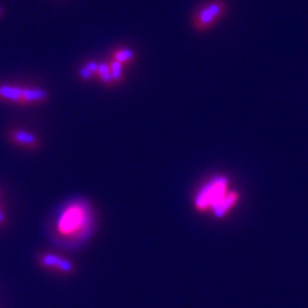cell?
Here are the masks:
<instances>
[{"label": "cell", "mask_w": 308, "mask_h": 308, "mask_svg": "<svg viewBox=\"0 0 308 308\" xmlns=\"http://www.w3.org/2000/svg\"><path fill=\"white\" fill-rule=\"evenodd\" d=\"M227 179L217 176L208 181L196 194L195 205L199 211L211 209L216 217H222L238 202V193L227 190Z\"/></svg>", "instance_id": "1"}, {"label": "cell", "mask_w": 308, "mask_h": 308, "mask_svg": "<svg viewBox=\"0 0 308 308\" xmlns=\"http://www.w3.org/2000/svg\"><path fill=\"white\" fill-rule=\"evenodd\" d=\"M90 209L84 203H72L63 209L58 220V231L63 237H81L90 226Z\"/></svg>", "instance_id": "2"}, {"label": "cell", "mask_w": 308, "mask_h": 308, "mask_svg": "<svg viewBox=\"0 0 308 308\" xmlns=\"http://www.w3.org/2000/svg\"><path fill=\"white\" fill-rule=\"evenodd\" d=\"M226 3L222 0H213L202 6L193 18V26L196 31H205L215 25L226 12Z\"/></svg>", "instance_id": "3"}, {"label": "cell", "mask_w": 308, "mask_h": 308, "mask_svg": "<svg viewBox=\"0 0 308 308\" xmlns=\"http://www.w3.org/2000/svg\"><path fill=\"white\" fill-rule=\"evenodd\" d=\"M40 265L47 268H54L61 272L68 274L73 271V265L67 258H63L60 255L53 254V253H47L40 257Z\"/></svg>", "instance_id": "4"}, {"label": "cell", "mask_w": 308, "mask_h": 308, "mask_svg": "<svg viewBox=\"0 0 308 308\" xmlns=\"http://www.w3.org/2000/svg\"><path fill=\"white\" fill-rule=\"evenodd\" d=\"M22 90H23V86L1 84L0 85V99L4 100V102L14 103V104H21Z\"/></svg>", "instance_id": "5"}, {"label": "cell", "mask_w": 308, "mask_h": 308, "mask_svg": "<svg viewBox=\"0 0 308 308\" xmlns=\"http://www.w3.org/2000/svg\"><path fill=\"white\" fill-rule=\"evenodd\" d=\"M10 137L14 143L19 144V145L25 146H36L38 145V137L35 136L32 132H28L25 130H13L10 132Z\"/></svg>", "instance_id": "6"}, {"label": "cell", "mask_w": 308, "mask_h": 308, "mask_svg": "<svg viewBox=\"0 0 308 308\" xmlns=\"http://www.w3.org/2000/svg\"><path fill=\"white\" fill-rule=\"evenodd\" d=\"M112 60L122 65L127 64V63L132 62V61L135 60L134 50L128 49V48H121V49H117L115 53H113Z\"/></svg>", "instance_id": "7"}, {"label": "cell", "mask_w": 308, "mask_h": 308, "mask_svg": "<svg viewBox=\"0 0 308 308\" xmlns=\"http://www.w3.org/2000/svg\"><path fill=\"white\" fill-rule=\"evenodd\" d=\"M98 65L99 63L97 62H87L86 64H84L78 72V75L82 80H90L93 76L97 75V71H98Z\"/></svg>", "instance_id": "8"}, {"label": "cell", "mask_w": 308, "mask_h": 308, "mask_svg": "<svg viewBox=\"0 0 308 308\" xmlns=\"http://www.w3.org/2000/svg\"><path fill=\"white\" fill-rule=\"evenodd\" d=\"M97 76L100 78V81L104 84H113L112 73H111V68H109V63H99L98 65Z\"/></svg>", "instance_id": "9"}, {"label": "cell", "mask_w": 308, "mask_h": 308, "mask_svg": "<svg viewBox=\"0 0 308 308\" xmlns=\"http://www.w3.org/2000/svg\"><path fill=\"white\" fill-rule=\"evenodd\" d=\"M123 67L124 65L115 62L113 60L109 62V68H111V73H112L113 84H116V82H120L122 80V77H123Z\"/></svg>", "instance_id": "10"}, {"label": "cell", "mask_w": 308, "mask_h": 308, "mask_svg": "<svg viewBox=\"0 0 308 308\" xmlns=\"http://www.w3.org/2000/svg\"><path fill=\"white\" fill-rule=\"evenodd\" d=\"M4 221H5V215H4V212L0 208V224H3Z\"/></svg>", "instance_id": "11"}, {"label": "cell", "mask_w": 308, "mask_h": 308, "mask_svg": "<svg viewBox=\"0 0 308 308\" xmlns=\"http://www.w3.org/2000/svg\"><path fill=\"white\" fill-rule=\"evenodd\" d=\"M1 14H3V6L0 5V17H1Z\"/></svg>", "instance_id": "12"}]
</instances>
